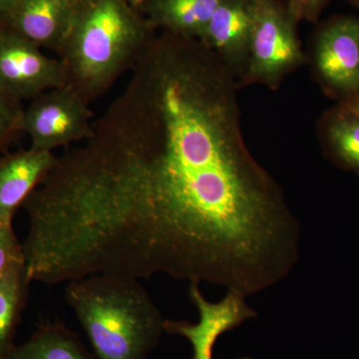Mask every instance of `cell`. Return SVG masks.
Listing matches in <instances>:
<instances>
[{
  "instance_id": "1",
  "label": "cell",
  "mask_w": 359,
  "mask_h": 359,
  "mask_svg": "<svg viewBox=\"0 0 359 359\" xmlns=\"http://www.w3.org/2000/svg\"><path fill=\"white\" fill-rule=\"evenodd\" d=\"M95 121L62 256L97 273L209 283L248 297L285 280L301 226L250 154L237 80L200 40L155 36Z\"/></svg>"
},
{
  "instance_id": "2",
  "label": "cell",
  "mask_w": 359,
  "mask_h": 359,
  "mask_svg": "<svg viewBox=\"0 0 359 359\" xmlns=\"http://www.w3.org/2000/svg\"><path fill=\"white\" fill-rule=\"evenodd\" d=\"M154 30L129 0H76L57 52L67 83L90 103L96 100L134 67Z\"/></svg>"
},
{
  "instance_id": "3",
  "label": "cell",
  "mask_w": 359,
  "mask_h": 359,
  "mask_svg": "<svg viewBox=\"0 0 359 359\" xmlns=\"http://www.w3.org/2000/svg\"><path fill=\"white\" fill-rule=\"evenodd\" d=\"M76 314L98 359H147L165 320L138 278L97 273L68 283Z\"/></svg>"
},
{
  "instance_id": "4",
  "label": "cell",
  "mask_w": 359,
  "mask_h": 359,
  "mask_svg": "<svg viewBox=\"0 0 359 359\" xmlns=\"http://www.w3.org/2000/svg\"><path fill=\"white\" fill-rule=\"evenodd\" d=\"M252 11L250 61L242 87L257 83L276 89L306 62L297 25L280 0H252Z\"/></svg>"
},
{
  "instance_id": "5",
  "label": "cell",
  "mask_w": 359,
  "mask_h": 359,
  "mask_svg": "<svg viewBox=\"0 0 359 359\" xmlns=\"http://www.w3.org/2000/svg\"><path fill=\"white\" fill-rule=\"evenodd\" d=\"M90 102L70 84L47 90L23 109L20 131L29 137L30 147L50 151L94 135Z\"/></svg>"
},
{
  "instance_id": "6",
  "label": "cell",
  "mask_w": 359,
  "mask_h": 359,
  "mask_svg": "<svg viewBox=\"0 0 359 359\" xmlns=\"http://www.w3.org/2000/svg\"><path fill=\"white\" fill-rule=\"evenodd\" d=\"M321 84L340 102L359 94V18L337 16L321 26L313 48Z\"/></svg>"
},
{
  "instance_id": "7",
  "label": "cell",
  "mask_w": 359,
  "mask_h": 359,
  "mask_svg": "<svg viewBox=\"0 0 359 359\" xmlns=\"http://www.w3.org/2000/svg\"><path fill=\"white\" fill-rule=\"evenodd\" d=\"M67 84L62 63L39 46L0 26V89L18 100H32Z\"/></svg>"
},
{
  "instance_id": "8",
  "label": "cell",
  "mask_w": 359,
  "mask_h": 359,
  "mask_svg": "<svg viewBox=\"0 0 359 359\" xmlns=\"http://www.w3.org/2000/svg\"><path fill=\"white\" fill-rule=\"evenodd\" d=\"M199 285L190 283L189 287V295L197 309L199 320H165L164 328L168 334L180 335L190 342L193 359H214L212 351L219 337L256 318L257 313L245 302L247 297L233 292H226V297L219 302L208 301Z\"/></svg>"
},
{
  "instance_id": "9",
  "label": "cell",
  "mask_w": 359,
  "mask_h": 359,
  "mask_svg": "<svg viewBox=\"0 0 359 359\" xmlns=\"http://www.w3.org/2000/svg\"><path fill=\"white\" fill-rule=\"evenodd\" d=\"M252 18V0H222L198 39L219 59L240 87L249 66Z\"/></svg>"
},
{
  "instance_id": "10",
  "label": "cell",
  "mask_w": 359,
  "mask_h": 359,
  "mask_svg": "<svg viewBox=\"0 0 359 359\" xmlns=\"http://www.w3.org/2000/svg\"><path fill=\"white\" fill-rule=\"evenodd\" d=\"M74 6L73 0H14L0 26L57 53L69 32Z\"/></svg>"
},
{
  "instance_id": "11",
  "label": "cell",
  "mask_w": 359,
  "mask_h": 359,
  "mask_svg": "<svg viewBox=\"0 0 359 359\" xmlns=\"http://www.w3.org/2000/svg\"><path fill=\"white\" fill-rule=\"evenodd\" d=\"M50 151L30 147L0 157V224H13L20 205L55 166Z\"/></svg>"
},
{
  "instance_id": "12",
  "label": "cell",
  "mask_w": 359,
  "mask_h": 359,
  "mask_svg": "<svg viewBox=\"0 0 359 359\" xmlns=\"http://www.w3.org/2000/svg\"><path fill=\"white\" fill-rule=\"evenodd\" d=\"M222 0H150L140 8L153 27L200 39Z\"/></svg>"
},
{
  "instance_id": "13",
  "label": "cell",
  "mask_w": 359,
  "mask_h": 359,
  "mask_svg": "<svg viewBox=\"0 0 359 359\" xmlns=\"http://www.w3.org/2000/svg\"><path fill=\"white\" fill-rule=\"evenodd\" d=\"M4 359H92L79 337L62 325L41 327Z\"/></svg>"
},
{
  "instance_id": "14",
  "label": "cell",
  "mask_w": 359,
  "mask_h": 359,
  "mask_svg": "<svg viewBox=\"0 0 359 359\" xmlns=\"http://www.w3.org/2000/svg\"><path fill=\"white\" fill-rule=\"evenodd\" d=\"M323 135L334 162L359 175V115L339 104L325 119Z\"/></svg>"
},
{
  "instance_id": "15",
  "label": "cell",
  "mask_w": 359,
  "mask_h": 359,
  "mask_svg": "<svg viewBox=\"0 0 359 359\" xmlns=\"http://www.w3.org/2000/svg\"><path fill=\"white\" fill-rule=\"evenodd\" d=\"M30 283L25 264L16 266L0 282V359L6 358L15 346L16 328L25 309Z\"/></svg>"
},
{
  "instance_id": "16",
  "label": "cell",
  "mask_w": 359,
  "mask_h": 359,
  "mask_svg": "<svg viewBox=\"0 0 359 359\" xmlns=\"http://www.w3.org/2000/svg\"><path fill=\"white\" fill-rule=\"evenodd\" d=\"M22 112L20 100L0 89V152L6 147L16 132L20 131Z\"/></svg>"
},
{
  "instance_id": "17",
  "label": "cell",
  "mask_w": 359,
  "mask_h": 359,
  "mask_svg": "<svg viewBox=\"0 0 359 359\" xmlns=\"http://www.w3.org/2000/svg\"><path fill=\"white\" fill-rule=\"evenodd\" d=\"M22 264H25L22 245L14 233L13 224H0V282Z\"/></svg>"
},
{
  "instance_id": "18",
  "label": "cell",
  "mask_w": 359,
  "mask_h": 359,
  "mask_svg": "<svg viewBox=\"0 0 359 359\" xmlns=\"http://www.w3.org/2000/svg\"><path fill=\"white\" fill-rule=\"evenodd\" d=\"M330 0H287V8L297 25L301 21L316 22Z\"/></svg>"
},
{
  "instance_id": "19",
  "label": "cell",
  "mask_w": 359,
  "mask_h": 359,
  "mask_svg": "<svg viewBox=\"0 0 359 359\" xmlns=\"http://www.w3.org/2000/svg\"><path fill=\"white\" fill-rule=\"evenodd\" d=\"M340 104L344 105L347 109L353 111V112L359 115V95L348 99V100L344 101V102H340Z\"/></svg>"
},
{
  "instance_id": "20",
  "label": "cell",
  "mask_w": 359,
  "mask_h": 359,
  "mask_svg": "<svg viewBox=\"0 0 359 359\" xmlns=\"http://www.w3.org/2000/svg\"><path fill=\"white\" fill-rule=\"evenodd\" d=\"M14 0H0V23L4 20V16L13 6Z\"/></svg>"
},
{
  "instance_id": "21",
  "label": "cell",
  "mask_w": 359,
  "mask_h": 359,
  "mask_svg": "<svg viewBox=\"0 0 359 359\" xmlns=\"http://www.w3.org/2000/svg\"><path fill=\"white\" fill-rule=\"evenodd\" d=\"M150 0H129L130 4L135 8L139 9L144 4H147Z\"/></svg>"
},
{
  "instance_id": "22",
  "label": "cell",
  "mask_w": 359,
  "mask_h": 359,
  "mask_svg": "<svg viewBox=\"0 0 359 359\" xmlns=\"http://www.w3.org/2000/svg\"><path fill=\"white\" fill-rule=\"evenodd\" d=\"M349 1H351V4H353L354 6H358L359 8V0H349Z\"/></svg>"
},
{
  "instance_id": "23",
  "label": "cell",
  "mask_w": 359,
  "mask_h": 359,
  "mask_svg": "<svg viewBox=\"0 0 359 359\" xmlns=\"http://www.w3.org/2000/svg\"><path fill=\"white\" fill-rule=\"evenodd\" d=\"M240 359H252V358H240Z\"/></svg>"
},
{
  "instance_id": "24",
  "label": "cell",
  "mask_w": 359,
  "mask_h": 359,
  "mask_svg": "<svg viewBox=\"0 0 359 359\" xmlns=\"http://www.w3.org/2000/svg\"><path fill=\"white\" fill-rule=\"evenodd\" d=\"M73 1H76V0H73Z\"/></svg>"
},
{
  "instance_id": "25",
  "label": "cell",
  "mask_w": 359,
  "mask_h": 359,
  "mask_svg": "<svg viewBox=\"0 0 359 359\" xmlns=\"http://www.w3.org/2000/svg\"><path fill=\"white\" fill-rule=\"evenodd\" d=\"M358 95H359V94H358Z\"/></svg>"
}]
</instances>
